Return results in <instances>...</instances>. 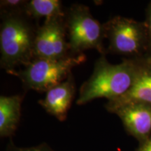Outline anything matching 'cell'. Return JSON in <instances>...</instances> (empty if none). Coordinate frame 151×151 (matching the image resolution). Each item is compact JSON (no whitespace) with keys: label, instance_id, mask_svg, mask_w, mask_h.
I'll use <instances>...</instances> for the list:
<instances>
[{"label":"cell","instance_id":"cell-11","mask_svg":"<svg viewBox=\"0 0 151 151\" xmlns=\"http://www.w3.org/2000/svg\"><path fill=\"white\" fill-rule=\"evenodd\" d=\"M24 14L35 19L46 18L49 20L65 18L66 12L60 0H31L26 4Z\"/></svg>","mask_w":151,"mask_h":151},{"label":"cell","instance_id":"cell-10","mask_svg":"<svg viewBox=\"0 0 151 151\" xmlns=\"http://www.w3.org/2000/svg\"><path fill=\"white\" fill-rule=\"evenodd\" d=\"M22 97L16 94L0 97V137L10 138L14 134L21 116Z\"/></svg>","mask_w":151,"mask_h":151},{"label":"cell","instance_id":"cell-9","mask_svg":"<svg viewBox=\"0 0 151 151\" xmlns=\"http://www.w3.org/2000/svg\"><path fill=\"white\" fill-rule=\"evenodd\" d=\"M76 86L72 74L67 80L46 92L44 99L39 104L47 113L59 121H65L74 97Z\"/></svg>","mask_w":151,"mask_h":151},{"label":"cell","instance_id":"cell-4","mask_svg":"<svg viewBox=\"0 0 151 151\" xmlns=\"http://www.w3.org/2000/svg\"><path fill=\"white\" fill-rule=\"evenodd\" d=\"M65 26L71 55L82 54L90 49L106 54L104 26L92 16L89 7L79 4L71 5L66 11Z\"/></svg>","mask_w":151,"mask_h":151},{"label":"cell","instance_id":"cell-8","mask_svg":"<svg viewBox=\"0 0 151 151\" xmlns=\"http://www.w3.org/2000/svg\"><path fill=\"white\" fill-rule=\"evenodd\" d=\"M131 102H143L151 105V56L138 58L137 69L133 84L129 91L118 99L107 101L106 110Z\"/></svg>","mask_w":151,"mask_h":151},{"label":"cell","instance_id":"cell-13","mask_svg":"<svg viewBox=\"0 0 151 151\" xmlns=\"http://www.w3.org/2000/svg\"><path fill=\"white\" fill-rule=\"evenodd\" d=\"M6 151H55L46 143L31 147H18L11 141L7 147Z\"/></svg>","mask_w":151,"mask_h":151},{"label":"cell","instance_id":"cell-1","mask_svg":"<svg viewBox=\"0 0 151 151\" xmlns=\"http://www.w3.org/2000/svg\"><path fill=\"white\" fill-rule=\"evenodd\" d=\"M137 63L138 58H135L114 65L108 62L106 54L101 55L94 63L91 76L81 86L77 104L100 98L111 101L123 96L133 84Z\"/></svg>","mask_w":151,"mask_h":151},{"label":"cell","instance_id":"cell-5","mask_svg":"<svg viewBox=\"0 0 151 151\" xmlns=\"http://www.w3.org/2000/svg\"><path fill=\"white\" fill-rule=\"evenodd\" d=\"M103 26L111 52L128 59L142 58L148 54V34L144 22L116 16Z\"/></svg>","mask_w":151,"mask_h":151},{"label":"cell","instance_id":"cell-16","mask_svg":"<svg viewBox=\"0 0 151 151\" xmlns=\"http://www.w3.org/2000/svg\"><path fill=\"white\" fill-rule=\"evenodd\" d=\"M150 55L151 56V55Z\"/></svg>","mask_w":151,"mask_h":151},{"label":"cell","instance_id":"cell-2","mask_svg":"<svg viewBox=\"0 0 151 151\" xmlns=\"http://www.w3.org/2000/svg\"><path fill=\"white\" fill-rule=\"evenodd\" d=\"M0 28L1 67L13 74L19 65H27L34 59L36 32L20 14L2 15Z\"/></svg>","mask_w":151,"mask_h":151},{"label":"cell","instance_id":"cell-15","mask_svg":"<svg viewBox=\"0 0 151 151\" xmlns=\"http://www.w3.org/2000/svg\"><path fill=\"white\" fill-rule=\"evenodd\" d=\"M135 151H151V137L142 145H139Z\"/></svg>","mask_w":151,"mask_h":151},{"label":"cell","instance_id":"cell-12","mask_svg":"<svg viewBox=\"0 0 151 151\" xmlns=\"http://www.w3.org/2000/svg\"><path fill=\"white\" fill-rule=\"evenodd\" d=\"M27 1L24 0H1L0 1L1 14L2 15H18L24 13Z\"/></svg>","mask_w":151,"mask_h":151},{"label":"cell","instance_id":"cell-3","mask_svg":"<svg viewBox=\"0 0 151 151\" xmlns=\"http://www.w3.org/2000/svg\"><path fill=\"white\" fill-rule=\"evenodd\" d=\"M84 54L69 55L62 59L35 58L22 71H15L24 89L47 92L67 80L71 70L86 61Z\"/></svg>","mask_w":151,"mask_h":151},{"label":"cell","instance_id":"cell-7","mask_svg":"<svg viewBox=\"0 0 151 151\" xmlns=\"http://www.w3.org/2000/svg\"><path fill=\"white\" fill-rule=\"evenodd\" d=\"M109 112L119 117L125 131L142 145L151 137V105L131 102L113 109Z\"/></svg>","mask_w":151,"mask_h":151},{"label":"cell","instance_id":"cell-6","mask_svg":"<svg viewBox=\"0 0 151 151\" xmlns=\"http://www.w3.org/2000/svg\"><path fill=\"white\" fill-rule=\"evenodd\" d=\"M67 37L65 18L45 20L42 26L36 31L34 59L58 60L72 55Z\"/></svg>","mask_w":151,"mask_h":151},{"label":"cell","instance_id":"cell-14","mask_svg":"<svg viewBox=\"0 0 151 151\" xmlns=\"http://www.w3.org/2000/svg\"><path fill=\"white\" fill-rule=\"evenodd\" d=\"M144 22L148 34V54L147 55H151V1L149 2L146 8V20Z\"/></svg>","mask_w":151,"mask_h":151}]
</instances>
